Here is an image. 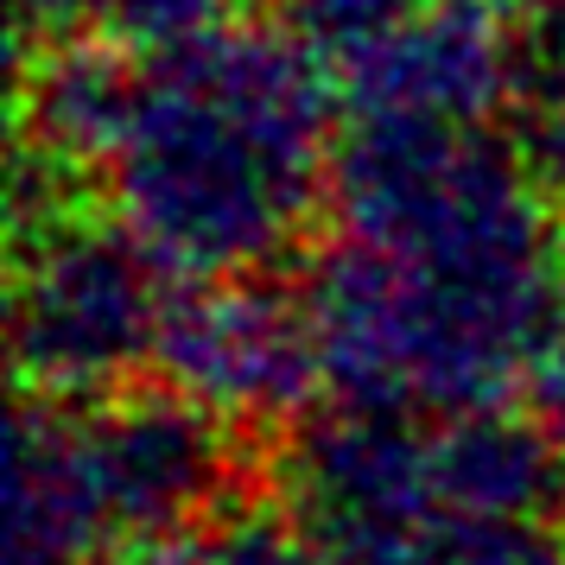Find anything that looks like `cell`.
<instances>
[{"label": "cell", "instance_id": "4", "mask_svg": "<svg viewBox=\"0 0 565 565\" xmlns=\"http://www.w3.org/2000/svg\"><path fill=\"white\" fill-rule=\"evenodd\" d=\"M153 362L159 382L191 394L235 433L299 426L311 394L324 387L306 299L255 280V274L172 286Z\"/></svg>", "mask_w": 565, "mask_h": 565}, {"label": "cell", "instance_id": "2", "mask_svg": "<svg viewBox=\"0 0 565 565\" xmlns=\"http://www.w3.org/2000/svg\"><path fill=\"white\" fill-rule=\"evenodd\" d=\"M331 71L280 26H210L140 57L108 210L179 280L260 274L331 204Z\"/></svg>", "mask_w": 565, "mask_h": 565}, {"label": "cell", "instance_id": "14", "mask_svg": "<svg viewBox=\"0 0 565 565\" xmlns=\"http://www.w3.org/2000/svg\"><path fill=\"white\" fill-rule=\"evenodd\" d=\"M527 394H534L540 419H553L565 433V280H559L553 311H546V331L534 343V362H527Z\"/></svg>", "mask_w": 565, "mask_h": 565}, {"label": "cell", "instance_id": "15", "mask_svg": "<svg viewBox=\"0 0 565 565\" xmlns=\"http://www.w3.org/2000/svg\"><path fill=\"white\" fill-rule=\"evenodd\" d=\"M108 565H216V540L204 534H153V540H128V546H115V559Z\"/></svg>", "mask_w": 565, "mask_h": 565}, {"label": "cell", "instance_id": "9", "mask_svg": "<svg viewBox=\"0 0 565 565\" xmlns=\"http://www.w3.org/2000/svg\"><path fill=\"white\" fill-rule=\"evenodd\" d=\"M115 546L71 401L32 394L7 438V565H96Z\"/></svg>", "mask_w": 565, "mask_h": 565}, {"label": "cell", "instance_id": "11", "mask_svg": "<svg viewBox=\"0 0 565 565\" xmlns=\"http://www.w3.org/2000/svg\"><path fill=\"white\" fill-rule=\"evenodd\" d=\"M394 565H565L553 521H509V514H451L438 509L401 546Z\"/></svg>", "mask_w": 565, "mask_h": 565}, {"label": "cell", "instance_id": "1", "mask_svg": "<svg viewBox=\"0 0 565 565\" xmlns=\"http://www.w3.org/2000/svg\"><path fill=\"white\" fill-rule=\"evenodd\" d=\"M343 235L306 260L324 387L356 407L463 413L527 382L565 280L559 198L483 121L356 115L331 153Z\"/></svg>", "mask_w": 565, "mask_h": 565}, {"label": "cell", "instance_id": "10", "mask_svg": "<svg viewBox=\"0 0 565 565\" xmlns=\"http://www.w3.org/2000/svg\"><path fill=\"white\" fill-rule=\"evenodd\" d=\"M553 419L463 407L433 426V489L451 514H509L553 521L565 509V451Z\"/></svg>", "mask_w": 565, "mask_h": 565}, {"label": "cell", "instance_id": "6", "mask_svg": "<svg viewBox=\"0 0 565 565\" xmlns=\"http://www.w3.org/2000/svg\"><path fill=\"white\" fill-rule=\"evenodd\" d=\"M71 413L83 470L115 546L184 534L191 521H210L235 495V426H223L172 382H128L96 401H71Z\"/></svg>", "mask_w": 565, "mask_h": 565}, {"label": "cell", "instance_id": "16", "mask_svg": "<svg viewBox=\"0 0 565 565\" xmlns=\"http://www.w3.org/2000/svg\"><path fill=\"white\" fill-rule=\"evenodd\" d=\"M527 166L540 172V184L565 204V108H534V128H527Z\"/></svg>", "mask_w": 565, "mask_h": 565}, {"label": "cell", "instance_id": "8", "mask_svg": "<svg viewBox=\"0 0 565 565\" xmlns=\"http://www.w3.org/2000/svg\"><path fill=\"white\" fill-rule=\"evenodd\" d=\"M134 103H140V71L128 45L103 32L52 45L45 57L20 64V166L83 191V179L115 166Z\"/></svg>", "mask_w": 565, "mask_h": 565}, {"label": "cell", "instance_id": "7", "mask_svg": "<svg viewBox=\"0 0 565 565\" xmlns=\"http://www.w3.org/2000/svg\"><path fill=\"white\" fill-rule=\"evenodd\" d=\"M331 83L356 115L489 121L521 89L514 0H426L407 26L331 71Z\"/></svg>", "mask_w": 565, "mask_h": 565}, {"label": "cell", "instance_id": "12", "mask_svg": "<svg viewBox=\"0 0 565 565\" xmlns=\"http://www.w3.org/2000/svg\"><path fill=\"white\" fill-rule=\"evenodd\" d=\"M235 0H83V26H96L103 39L128 45V52H172L198 32L223 26Z\"/></svg>", "mask_w": 565, "mask_h": 565}, {"label": "cell", "instance_id": "13", "mask_svg": "<svg viewBox=\"0 0 565 565\" xmlns=\"http://www.w3.org/2000/svg\"><path fill=\"white\" fill-rule=\"evenodd\" d=\"M514 64L534 108H565V0H514Z\"/></svg>", "mask_w": 565, "mask_h": 565}, {"label": "cell", "instance_id": "3", "mask_svg": "<svg viewBox=\"0 0 565 565\" xmlns=\"http://www.w3.org/2000/svg\"><path fill=\"white\" fill-rule=\"evenodd\" d=\"M153 248L89 210V198H52L13 210V369L26 394L96 401L128 387L153 362L172 286Z\"/></svg>", "mask_w": 565, "mask_h": 565}, {"label": "cell", "instance_id": "5", "mask_svg": "<svg viewBox=\"0 0 565 565\" xmlns=\"http://www.w3.org/2000/svg\"><path fill=\"white\" fill-rule=\"evenodd\" d=\"M274 489L286 514L350 565H394L438 514L433 433H419L401 407L343 401L324 419L292 426L274 451Z\"/></svg>", "mask_w": 565, "mask_h": 565}]
</instances>
